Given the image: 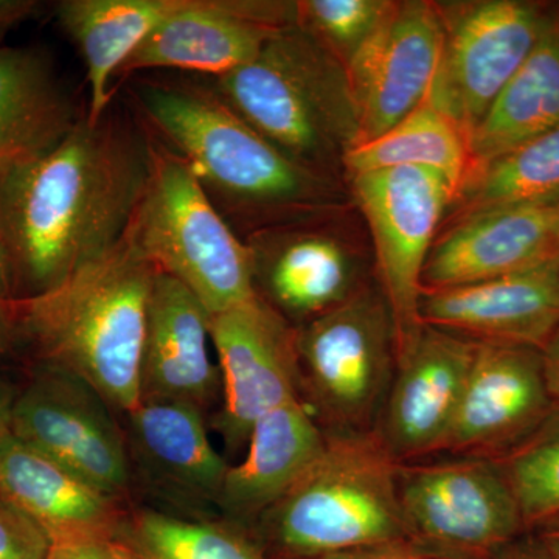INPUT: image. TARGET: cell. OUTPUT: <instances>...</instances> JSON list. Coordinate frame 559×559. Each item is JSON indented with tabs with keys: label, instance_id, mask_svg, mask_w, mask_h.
<instances>
[{
	"label": "cell",
	"instance_id": "obj_1",
	"mask_svg": "<svg viewBox=\"0 0 559 559\" xmlns=\"http://www.w3.org/2000/svg\"><path fill=\"white\" fill-rule=\"evenodd\" d=\"M150 132L86 114L53 148L0 165V237L17 288L38 296L120 245L150 175Z\"/></svg>",
	"mask_w": 559,
	"mask_h": 559
},
{
	"label": "cell",
	"instance_id": "obj_2",
	"mask_svg": "<svg viewBox=\"0 0 559 559\" xmlns=\"http://www.w3.org/2000/svg\"><path fill=\"white\" fill-rule=\"evenodd\" d=\"M131 95L151 134L189 164L231 229H245L242 238L341 207L336 179L290 159L204 81L140 79Z\"/></svg>",
	"mask_w": 559,
	"mask_h": 559
},
{
	"label": "cell",
	"instance_id": "obj_3",
	"mask_svg": "<svg viewBox=\"0 0 559 559\" xmlns=\"http://www.w3.org/2000/svg\"><path fill=\"white\" fill-rule=\"evenodd\" d=\"M157 270L128 235L105 257L38 296L9 305L14 331L51 369L124 412L140 403V370Z\"/></svg>",
	"mask_w": 559,
	"mask_h": 559
},
{
	"label": "cell",
	"instance_id": "obj_4",
	"mask_svg": "<svg viewBox=\"0 0 559 559\" xmlns=\"http://www.w3.org/2000/svg\"><path fill=\"white\" fill-rule=\"evenodd\" d=\"M205 84L272 145L337 180L359 138L347 70L299 24L275 35L249 64Z\"/></svg>",
	"mask_w": 559,
	"mask_h": 559
},
{
	"label": "cell",
	"instance_id": "obj_5",
	"mask_svg": "<svg viewBox=\"0 0 559 559\" xmlns=\"http://www.w3.org/2000/svg\"><path fill=\"white\" fill-rule=\"evenodd\" d=\"M399 468L377 430L326 433L319 457L260 518L264 535L300 559L406 540Z\"/></svg>",
	"mask_w": 559,
	"mask_h": 559
},
{
	"label": "cell",
	"instance_id": "obj_6",
	"mask_svg": "<svg viewBox=\"0 0 559 559\" xmlns=\"http://www.w3.org/2000/svg\"><path fill=\"white\" fill-rule=\"evenodd\" d=\"M150 175L127 235L210 316L257 297L246 241L210 201L189 164L150 132Z\"/></svg>",
	"mask_w": 559,
	"mask_h": 559
},
{
	"label": "cell",
	"instance_id": "obj_7",
	"mask_svg": "<svg viewBox=\"0 0 559 559\" xmlns=\"http://www.w3.org/2000/svg\"><path fill=\"white\" fill-rule=\"evenodd\" d=\"M300 400L325 433L377 429L396 370L395 326L378 285L296 329Z\"/></svg>",
	"mask_w": 559,
	"mask_h": 559
},
{
	"label": "cell",
	"instance_id": "obj_8",
	"mask_svg": "<svg viewBox=\"0 0 559 559\" xmlns=\"http://www.w3.org/2000/svg\"><path fill=\"white\" fill-rule=\"evenodd\" d=\"M406 540L441 559H498L528 533L492 460H421L399 468Z\"/></svg>",
	"mask_w": 559,
	"mask_h": 559
},
{
	"label": "cell",
	"instance_id": "obj_9",
	"mask_svg": "<svg viewBox=\"0 0 559 559\" xmlns=\"http://www.w3.org/2000/svg\"><path fill=\"white\" fill-rule=\"evenodd\" d=\"M348 179L373 241L374 277L392 314L399 364L425 326L419 319L423 271L457 189L429 168H389Z\"/></svg>",
	"mask_w": 559,
	"mask_h": 559
},
{
	"label": "cell",
	"instance_id": "obj_10",
	"mask_svg": "<svg viewBox=\"0 0 559 559\" xmlns=\"http://www.w3.org/2000/svg\"><path fill=\"white\" fill-rule=\"evenodd\" d=\"M437 5L444 43L428 102L471 134L532 53L551 3L473 0Z\"/></svg>",
	"mask_w": 559,
	"mask_h": 559
},
{
	"label": "cell",
	"instance_id": "obj_11",
	"mask_svg": "<svg viewBox=\"0 0 559 559\" xmlns=\"http://www.w3.org/2000/svg\"><path fill=\"white\" fill-rule=\"evenodd\" d=\"M210 336L223 382L218 430L238 451L260 418L300 400L296 329L257 296L212 316Z\"/></svg>",
	"mask_w": 559,
	"mask_h": 559
},
{
	"label": "cell",
	"instance_id": "obj_12",
	"mask_svg": "<svg viewBox=\"0 0 559 559\" xmlns=\"http://www.w3.org/2000/svg\"><path fill=\"white\" fill-rule=\"evenodd\" d=\"M108 406L86 382L53 369L14 401L10 432L117 498L130 484V462Z\"/></svg>",
	"mask_w": 559,
	"mask_h": 559
},
{
	"label": "cell",
	"instance_id": "obj_13",
	"mask_svg": "<svg viewBox=\"0 0 559 559\" xmlns=\"http://www.w3.org/2000/svg\"><path fill=\"white\" fill-rule=\"evenodd\" d=\"M297 24V2L186 0L121 66L117 76L175 69L218 79L249 64Z\"/></svg>",
	"mask_w": 559,
	"mask_h": 559
},
{
	"label": "cell",
	"instance_id": "obj_14",
	"mask_svg": "<svg viewBox=\"0 0 559 559\" xmlns=\"http://www.w3.org/2000/svg\"><path fill=\"white\" fill-rule=\"evenodd\" d=\"M540 349L476 344L443 454L498 460L520 447L557 409Z\"/></svg>",
	"mask_w": 559,
	"mask_h": 559
},
{
	"label": "cell",
	"instance_id": "obj_15",
	"mask_svg": "<svg viewBox=\"0 0 559 559\" xmlns=\"http://www.w3.org/2000/svg\"><path fill=\"white\" fill-rule=\"evenodd\" d=\"M443 43V21L436 2H396L389 20L347 68L358 109L356 145L384 134L428 102Z\"/></svg>",
	"mask_w": 559,
	"mask_h": 559
},
{
	"label": "cell",
	"instance_id": "obj_16",
	"mask_svg": "<svg viewBox=\"0 0 559 559\" xmlns=\"http://www.w3.org/2000/svg\"><path fill=\"white\" fill-rule=\"evenodd\" d=\"M314 223L271 227L245 238L257 296L294 329L371 285L359 253L340 235Z\"/></svg>",
	"mask_w": 559,
	"mask_h": 559
},
{
	"label": "cell",
	"instance_id": "obj_17",
	"mask_svg": "<svg viewBox=\"0 0 559 559\" xmlns=\"http://www.w3.org/2000/svg\"><path fill=\"white\" fill-rule=\"evenodd\" d=\"M474 353L476 342L425 325L396 364L374 430L399 465L443 454Z\"/></svg>",
	"mask_w": 559,
	"mask_h": 559
},
{
	"label": "cell",
	"instance_id": "obj_18",
	"mask_svg": "<svg viewBox=\"0 0 559 559\" xmlns=\"http://www.w3.org/2000/svg\"><path fill=\"white\" fill-rule=\"evenodd\" d=\"M559 255V200L492 210L451 221L433 242L423 289L506 277Z\"/></svg>",
	"mask_w": 559,
	"mask_h": 559
},
{
	"label": "cell",
	"instance_id": "obj_19",
	"mask_svg": "<svg viewBox=\"0 0 559 559\" xmlns=\"http://www.w3.org/2000/svg\"><path fill=\"white\" fill-rule=\"evenodd\" d=\"M557 259L487 282L423 289L419 319L476 344L540 349L559 325Z\"/></svg>",
	"mask_w": 559,
	"mask_h": 559
},
{
	"label": "cell",
	"instance_id": "obj_20",
	"mask_svg": "<svg viewBox=\"0 0 559 559\" xmlns=\"http://www.w3.org/2000/svg\"><path fill=\"white\" fill-rule=\"evenodd\" d=\"M212 316L182 283L157 271L151 290L140 400H167L202 411L223 390L210 356Z\"/></svg>",
	"mask_w": 559,
	"mask_h": 559
},
{
	"label": "cell",
	"instance_id": "obj_21",
	"mask_svg": "<svg viewBox=\"0 0 559 559\" xmlns=\"http://www.w3.org/2000/svg\"><path fill=\"white\" fill-rule=\"evenodd\" d=\"M0 498L38 524L50 544L114 536L119 527L116 498L22 443L10 430L0 437Z\"/></svg>",
	"mask_w": 559,
	"mask_h": 559
},
{
	"label": "cell",
	"instance_id": "obj_22",
	"mask_svg": "<svg viewBox=\"0 0 559 559\" xmlns=\"http://www.w3.org/2000/svg\"><path fill=\"white\" fill-rule=\"evenodd\" d=\"M326 433L301 400H293L253 425L248 454L230 466L218 502L231 516L260 520L310 468Z\"/></svg>",
	"mask_w": 559,
	"mask_h": 559
},
{
	"label": "cell",
	"instance_id": "obj_23",
	"mask_svg": "<svg viewBox=\"0 0 559 559\" xmlns=\"http://www.w3.org/2000/svg\"><path fill=\"white\" fill-rule=\"evenodd\" d=\"M186 0H61L55 17L86 68V119L98 121L112 106V80L151 33Z\"/></svg>",
	"mask_w": 559,
	"mask_h": 559
},
{
	"label": "cell",
	"instance_id": "obj_24",
	"mask_svg": "<svg viewBox=\"0 0 559 559\" xmlns=\"http://www.w3.org/2000/svg\"><path fill=\"white\" fill-rule=\"evenodd\" d=\"M557 127L559 5H551L549 20L532 53L469 134L468 176Z\"/></svg>",
	"mask_w": 559,
	"mask_h": 559
},
{
	"label": "cell",
	"instance_id": "obj_25",
	"mask_svg": "<svg viewBox=\"0 0 559 559\" xmlns=\"http://www.w3.org/2000/svg\"><path fill=\"white\" fill-rule=\"evenodd\" d=\"M80 119L46 55L0 47V165L53 148Z\"/></svg>",
	"mask_w": 559,
	"mask_h": 559
},
{
	"label": "cell",
	"instance_id": "obj_26",
	"mask_svg": "<svg viewBox=\"0 0 559 559\" xmlns=\"http://www.w3.org/2000/svg\"><path fill=\"white\" fill-rule=\"evenodd\" d=\"M130 415L143 459L178 487L218 499L230 466L213 447L202 411L167 400H140Z\"/></svg>",
	"mask_w": 559,
	"mask_h": 559
},
{
	"label": "cell",
	"instance_id": "obj_27",
	"mask_svg": "<svg viewBox=\"0 0 559 559\" xmlns=\"http://www.w3.org/2000/svg\"><path fill=\"white\" fill-rule=\"evenodd\" d=\"M404 167L441 173L454 183L459 197L471 167L468 132L426 102L384 134L353 146L342 162L347 178Z\"/></svg>",
	"mask_w": 559,
	"mask_h": 559
},
{
	"label": "cell",
	"instance_id": "obj_28",
	"mask_svg": "<svg viewBox=\"0 0 559 559\" xmlns=\"http://www.w3.org/2000/svg\"><path fill=\"white\" fill-rule=\"evenodd\" d=\"M559 200V127L471 173L452 205L451 221Z\"/></svg>",
	"mask_w": 559,
	"mask_h": 559
},
{
	"label": "cell",
	"instance_id": "obj_29",
	"mask_svg": "<svg viewBox=\"0 0 559 559\" xmlns=\"http://www.w3.org/2000/svg\"><path fill=\"white\" fill-rule=\"evenodd\" d=\"M131 546L140 559H266L237 530L145 510L131 522Z\"/></svg>",
	"mask_w": 559,
	"mask_h": 559
},
{
	"label": "cell",
	"instance_id": "obj_30",
	"mask_svg": "<svg viewBox=\"0 0 559 559\" xmlns=\"http://www.w3.org/2000/svg\"><path fill=\"white\" fill-rule=\"evenodd\" d=\"M516 499L527 530L559 514V407L509 454L492 460Z\"/></svg>",
	"mask_w": 559,
	"mask_h": 559
},
{
	"label": "cell",
	"instance_id": "obj_31",
	"mask_svg": "<svg viewBox=\"0 0 559 559\" xmlns=\"http://www.w3.org/2000/svg\"><path fill=\"white\" fill-rule=\"evenodd\" d=\"M395 7L393 0H300L297 24L347 70Z\"/></svg>",
	"mask_w": 559,
	"mask_h": 559
},
{
	"label": "cell",
	"instance_id": "obj_32",
	"mask_svg": "<svg viewBox=\"0 0 559 559\" xmlns=\"http://www.w3.org/2000/svg\"><path fill=\"white\" fill-rule=\"evenodd\" d=\"M50 546L38 524L0 498V559H46Z\"/></svg>",
	"mask_w": 559,
	"mask_h": 559
},
{
	"label": "cell",
	"instance_id": "obj_33",
	"mask_svg": "<svg viewBox=\"0 0 559 559\" xmlns=\"http://www.w3.org/2000/svg\"><path fill=\"white\" fill-rule=\"evenodd\" d=\"M46 559H140L131 544L114 536H98L51 544Z\"/></svg>",
	"mask_w": 559,
	"mask_h": 559
},
{
	"label": "cell",
	"instance_id": "obj_34",
	"mask_svg": "<svg viewBox=\"0 0 559 559\" xmlns=\"http://www.w3.org/2000/svg\"><path fill=\"white\" fill-rule=\"evenodd\" d=\"M316 559H441L417 549L407 540L401 543L382 544V546L367 547L345 554L331 555V557Z\"/></svg>",
	"mask_w": 559,
	"mask_h": 559
},
{
	"label": "cell",
	"instance_id": "obj_35",
	"mask_svg": "<svg viewBox=\"0 0 559 559\" xmlns=\"http://www.w3.org/2000/svg\"><path fill=\"white\" fill-rule=\"evenodd\" d=\"M40 3L35 0H0V38L22 22L39 13Z\"/></svg>",
	"mask_w": 559,
	"mask_h": 559
},
{
	"label": "cell",
	"instance_id": "obj_36",
	"mask_svg": "<svg viewBox=\"0 0 559 559\" xmlns=\"http://www.w3.org/2000/svg\"><path fill=\"white\" fill-rule=\"evenodd\" d=\"M536 546V557L559 559V514L530 530Z\"/></svg>",
	"mask_w": 559,
	"mask_h": 559
},
{
	"label": "cell",
	"instance_id": "obj_37",
	"mask_svg": "<svg viewBox=\"0 0 559 559\" xmlns=\"http://www.w3.org/2000/svg\"><path fill=\"white\" fill-rule=\"evenodd\" d=\"M540 355H543L547 388H549L551 400L559 407V325L546 345L540 348Z\"/></svg>",
	"mask_w": 559,
	"mask_h": 559
},
{
	"label": "cell",
	"instance_id": "obj_38",
	"mask_svg": "<svg viewBox=\"0 0 559 559\" xmlns=\"http://www.w3.org/2000/svg\"><path fill=\"white\" fill-rule=\"evenodd\" d=\"M14 294H16V278H14L13 264H11L5 242L0 237V308L16 300Z\"/></svg>",
	"mask_w": 559,
	"mask_h": 559
},
{
	"label": "cell",
	"instance_id": "obj_39",
	"mask_svg": "<svg viewBox=\"0 0 559 559\" xmlns=\"http://www.w3.org/2000/svg\"><path fill=\"white\" fill-rule=\"evenodd\" d=\"M13 401L10 400L9 393L0 388V437L10 430V417Z\"/></svg>",
	"mask_w": 559,
	"mask_h": 559
},
{
	"label": "cell",
	"instance_id": "obj_40",
	"mask_svg": "<svg viewBox=\"0 0 559 559\" xmlns=\"http://www.w3.org/2000/svg\"><path fill=\"white\" fill-rule=\"evenodd\" d=\"M10 305V304H9ZM9 305L0 308V349L5 348L14 333L13 323H11Z\"/></svg>",
	"mask_w": 559,
	"mask_h": 559
},
{
	"label": "cell",
	"instance_id": "obj_41",
	"mask_svg": "<svg viewBox=\"0 0 559 559\" xmlns=\"http://www.w3.org/2000/svg\"><path fill=\"white\" fill-rule=\"evenodd\" d=\"M557 270H558V285H559V255H558V259H557Z\"/></svg>",
	"mask_w": 559,
	"mask_h": 559
},
{
	"label": "cell",
	"instance_id": "obj_42",
	"mask_svg": "<svg viewBox=\"0 0 559 559\" xmlns=\"http://www.w3.org/2000/svg\"><path fill=\"white\" fill-rule=\"evenodd\" d=\"M528 559H547V558H543V557H535V558H528Z\"/></svg>",
	"mask_w": 559,
	"mask_h": 559
}]
</instances>
